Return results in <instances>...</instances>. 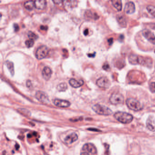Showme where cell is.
Here are the masks:
<instances>
[{
	"mask_svg": "<svg viewBox=\"0 0 155 155\" xmlns=\"http://www.w3.org/2000/svg\"><path fill=\"white\" fill-rule=\"evenodd\" d=\"M92 110L99 115H103V116H110L112 114V111L110 108H108L105 106L102 105H94L92 106Z\"/></svg>",
	"mask_w": 155,
	"mask_h": 155,
	"instance_id": "obj_2",
	"label": "cell"
},
{
	"mask_svg": "<svg viewBox=\"0 0 155 155\" xmlns=\"http://www.w3.org/2000/svg\"><path fill=\"white\" fill-rule=\"evenodd\" d=\"M147 128L151 131H155V118L153 116L149 117L147 121Z\"/></svg>",
	"mask_w": 155,
	"mask_h": 155,
	"instance_id": "obj_12",
	"label": "cell"
},
{
	"mask_svg": "<svg viewBox=\"0 0 155 155\" xmlns=\"http://www.w3.org/2000/svg\"><path fill=\"white\" fill-rule=\"evenodd\" d=\"M34 1L35 7L39 10H43L46 5V2L45 0H38Z\"/></svg>",
	"mask_w": 155,
	"mask_h": 155,
	"instance_id": "obj_16",
	"label": "cell"
},
{
	"mask_svg": "<svg viewBox=\"0 0 155 155\" xmlns=\"http://www.w3.org/2000/svg\"><path fill=\"white\" fill-rule=\"evenodd\" d=\"M53 103L56 106L62 108H66L71 105V103L69 101L58 99H55L53 101Z\"/></svg>",
	"mask_w": 155,
	"mask_h": 155,
	"instance_id": "obj_10",
	"label": "cell"
},
{
	"mask_svg": "<svg viewBox=\"0 0 155 155\" xmlns=\"http://www.w3.org/2000/svg\"><path fill=\"white\" fill-rule=\"evenodd\" d=\"M27 87H29H29H31V86H32V83H31V80H27Z\"/></svg>",
	"mask_w": 155,
	"mask_h": 155,
	"instance_id": "obj_32",
	"label": "cell"
},
{
	"mask_svg": "<svg viewBox=\"0 0 155 155\" xmlns=\"http://www.w3.org/2000/svg\"><path fill=\"white\" fill-rule=\"evenodd\" d=\"M110 102L115 105L121 104L124 102V97L120 93H113L110 97Z\"/></svg>",
	"mask_w": 155,
	"mask_h": 155,
	"instance_id": "obj_5",
	"label": "cell"
},
{
	"mask_svg": "<svg viewBox=\"0 0 155 155\" xmlns=\"http://www.w3.org/2000/svg\"><path fill=\"white\" fill-rule=\"evenodd\" d=\"M6 64L8 69L11 72V74L13 76L14 74V64L13 62L7 61L6 62Z\"/></svg>",
	"mask_w": 155,
	"mask_h": 155,
	"instance_id": "obj_22",
	"label": "cell"
},
{
	"mask_svg": "<svg viewBox=\"0 0 155 155\" xmlns=\"http://www.w3.org/2000/svg\"><path fill=\"white\" fill-rule=\"evenodd\" d=\"M87 55L89 58H93L95 56V53H94L93 54H88Z\"/></svg>",
	"mask_w": 155,
	"mask_h": 155,
	"instance_id": "obj_36",
	"label": "cell"
},
{
	"mask_svg": "<svg viewBox=\"0 0 155 155\" xmlns=\"http://www.w3.org/2000/svg\"><path fill=\"white\" fill-rule=\"evenodd\" d=\"M67 85L66 83H61L58 85L57 89L59 92H64L67 89Z\"/></svg>",
	"mask_w": 155,
	"mask_h": 155,
	"instance_id": "obj_24",
	"label": "cell"
},
{
	"mask_svg": "<svg viewBox=\"0 0 155 155\" xmlns=\"http://www.w3.org/2000/svg\"><path fill=\"white\" fill-rule=\"evenodd\" d=\"M18 112H19L21 115L26 117H29L31 116V112L27 110L26 109H19L18 110Z\"/></svg>",
	"mask_w": 155,
	"mask_h": 155,
	"instance_id": "obj_25",
	"label": "cell"
},
{
	"mask_svg": "<svg viewBox=\"0 0 155 155\" xmlns=\"http://www.w3.org/2000/svg\"><path fill=\"white\" fill-rule=\"evenodd\" d=\"M34 44V41L32 40L29 39L25 41V44L26 46L27 47H32L33 46Z\"/></svg>",
	"mask_w": 155,
	"mask_h": 155,
	"instance_id": "obj_28",
	"label": "cell"
},
{
	"mask_svg": "<svg viewBox=\"0 0 155 155\" xmlns=\"http://www.w3.org/2000/svg\"><path fill=\"white\" fill-rule=\"evenodd\" d=\"M149 88L151 92H155V82H152L150 84Z\"/></svg>",
	"mask_w": 155,
	"mask_h": 155,
	"instance_id": "obj_29",
	"label": "cell"
},
{
	"mask_svg": "<svg viewBox=\"0 0 155 155\" xmlns=\"http://www.w3.org/2000/svg\"><path fill=\"white\" fill-rule=\"evenodd\" d=\"M28 38L32 40H35L38 38V35L35 34V33L33 32L32 31H29L28 32Z\"/></svg>",
	"mask_w": 155,
	"mask_h": 155,
	"instance_id": "obj_27",
	"label": "cell"
},
{
	"mask_svg": "<svg viewBox=\"0 0 155 155\" xmlns=\"http://www.w3.org/2000/svg\"><path fill=\"white\" fill-rule=\"evenodd\" d=\"M52 74V71L51 68L48 66H45L43 68L42 72V75L43 78L46 80H49L51 78Z\"/></svg>",
	"mask_w": 155,
	"mask_h": 155,
	"instance_id": "obj_14",
	"label": "cell"
},
{
	"mask_svg": "<svg viewBox=\"0 0 155 155\" xmlns=\"http://www.w3.org/2000/svg\"><path fill=\"white\" fill-rule=\"evenodd\" d=\"M86 16L87 18H91V19H93L94 20H97L98 19L99 16L97 15L96 13H93L92 11H86Z\"/></svg>",
	"mask_w": 155,
	"mask_h": 155,
	"instance_id": "obj_19",
	"label": "cell"
},
{
	"mask_svg": "<svg viewBox=\"0 0 155 155\" xmlns=\"http://www.w3.org/2000/svg\"><path fill=\"white\" fill-rule=\"evenodd\" d=\"M84 152L87 153H92V154H96L97 153V149L95 145L92 143H86L83 146L82 148Z\"/></svg>",
	"mask_w": 155,
	"mask_h": 155,
	"instance_id": "obj_9",
	"label": "cell"
},
{
	"mask_svg": "<svg viewBox=\"0 0 155 155\" xmlns=\"http://www.w3.org/2000/svg\"><path fill=\"white\" fill-rule=\"evenodd\" d=\"M53 2L56 4H61V3L62 2V1H53Z\"/></svg>",
	"mask_w": 155,
	"mask_h": 155,
	"instance_id": "obj_35",
	"label": "cell"
},
{
	"mask_svg": "<svg viewBox=\"0 0 155 155\" xmlns=\"http://www.w3.org/2000/svg\"><path fill=\"white\" fill-rule=\"evenodd\" d=\"M78 138V135L76 133H72L65 138V142L66 144H71L77 141Z\"/></svg>",
	"mask_w": 155,
	"mask_h": 155,
	"instance_id": "obj_13",
	"label": "cell"
},
{
	"mask_svg": "<svg viewBox=\"0 0 155 155\" xmlns=\"http://www.w3.org/2000/svg\"><path fill=\"white\" fill-rule=\"evenodd\" d=\"M88 33H89V32H88V29H86L84 31L83 33L85 35H87L88 34Z\"/></svg>",
	"mask_w": 155,
	"mask_h": 155,
	"instance_id": "obj_37",
	"label": "cell"
},
{
	"mask_svg": "<svg viewBox=\"0 0 155 155\" xmlns=\"http://www.w3.org/2000/svg\"><path fill=\"white\" fill-rule=\"evenodd\" d=\"M138 56L135 55H131L129 58V61L131 64L136 65L138 64Z\"/></svg>",
	"mask_w": 155,
	"mask_h": 155,
	"instance_id": "obj_21",
	"label": "cell"
},
{
	"mask_svg": "<svg viewBox=\"0 0 155 155\" xmlns=\"http://www.w3.org/2000/svg\"><path fill=\"white\" fill-rule=\"evenodd\" d=\"M49 49L46 46L42 45L39 47L35 52V57L38 60H41L48 55Z\"/></svg>",
	"mask_w": 155,
	"mask_h": 155,
	"instance_id": "obj_4",
	"label": "cell"
},
{
	"mask_svg": "<svg viewBox=\"0 0 155 155\" xmlns=\"http://www.w3.org/2000/svg\"><path fill=\"white\" fill-rule=\"evenodd\" d=\"M103 68L104 70H106V71H109V70H110V66H109V65L107 63H105L104 64L103 66Z\"/></svg>",
	"mask_w": 155,
	"mask_h": 155,
	"instance_id": "obj_30",
	"label": "cell"
},
{
	"mask_svg": "<svg viewBox=\"0 0 155 155\" xmlns=\"http://www.w3.org/2000/svg\"><path fill=\"white\" fill-rule=\"evenodd\" d=\"M65 6L67 7H76L77 5L78 1H63Z\"/></svg>",
	"mask_w": 155,
	"mask_h": 155,
	"instance_id": "obj_23",
	"label": "cell"
},
{
	"mask_svg": "<svg viewBox=\"0 0 155 155\" xmlns=\"http://www.w3.org/2000/svg\"><path fill=\"white\" fill-rule=\"evenodd\" d=\"M40 28L42 30H47L48 29V27L46 26H41Z\"/></svg>",
	"mask_w": 155,
	"mask_h": 155,
	"instance_id": "obj_33",
	"label": "cell"
},
{
	"mask_svg": "<svg viewBox=\"0 0 155 155\" xmlns=\"http://www.w3.org/2000/svg\"><path fill=\"white\" fill-rule=\"evenodd\" d=\"M14 28L15 31L16 32H17L19 29V27L17 24H14Z\"/></svg>",
	"mask_w": 155,
	"mask_h": 155,
	"instance_id": "obj_31",
	"label": "cell"
},
{
	"mask_svg": "<svg viewBox=\"0 0 155 155\" xmlns=\"http://www.w3.org/2000/svg\"><path fill=\"white\" fill-rule=\"evenodd\" d=\"M126 104L130 109L134 111H139L143 108V106L139 101L132 98L126 100Z\"/></svg>",
	"mask_w": 155,
	"mask_h": 155,
	"instance_id": "obj_3",
	"label": "cell"
},
{
	"mask_svg": "<svg viewBox=\"0 0 155 155\" xmlns=\"http://www.w3.org/2000/svg\"><path fill=\"white\" fill-rule=\"evenodd\" d=\"M112 5L118 11H121L122 9V1L120 0H114L111 1Z\"/></svg>",
	"mask_w": 155,
	"mask_h": 155,
	"instance_id": "obj_18",
	"label": "cell"
},
{
	"mask_svg": "<svg viewBox=\"0 0 155 155\" xmlns=\"http://www.w3.org/2000/svg\"><path fill=\"white\" fill-rule=\"evenodd\" d=\"M142 34L150 42L155 44V36L152 32L148 29H145L142 32Z\"/></svg>",
	"mask_w": 155,
	"mask_h": 155,
	"instance_id": "obj_8",
	"label": "cell"
},
{
	"mask_svg": "<svg viewBox=\"0 0 155 155\" xmlns=\"http://www.w3.org/2000/svg\"><path fill=\"white\" fill-rule=\"evenodd\" d=\"M80 155H89V154H88V153H87V152H82V153H81V154H80Z\"/></svg>",
	"mask_w": 155,
	"mask_h": 155,
	"instance_id": "obj_38",
	"label": "cell"
},
{
	"mask_svg": "<svg viewBox=\"0 0 155 155\" xmlns=\"http://www.w3.org/2000/svg\"><path fill=\"white\" fill-rule=\"evenodd\" d=\"M117 20L120 25L123 27H125L126 25V19L124 16L122 15H118L117 16Z\"/></svg>",
	"mask_w": 155,
	"mask_h": 155,
	"instance_id": "obj_17",
	"label": "cell"
},
{
	"mask_svg": "<svg viewBox=\"0 0 155 155\" xmlns=\"http://www.w3.org/2000/svg\"><path fill=\"white\" fill-rule=\"evenodd\" d=\"M113 38H111L109 39L108 40V43H109L110 45H111V44H112L113 43Z\"/></svg>",
	"mask_w": 155,
	"mask_h": 155,
	"instance_id": "obj_34",
	"label": "cell"
},
{
	"mask_svg": "<svg viewBox=\"0 0 155 155\" xmlns=\"http://www.w3.org/2000/svg\"><path fill=\"white\" fill-rule=\"evenodd\" d=\"M96 84L99 87L104 89L109 88L111 85L110 80L107 78L104 77H101L97 80Z\"/></svg>",
	"mask_w": 155,
	"mask_h": 155,
	"instance_id": "obj_6",
	"label": "cell"
},
{
	"mask_svg": "<svg viewBox=\"0 0 155 155\" xmlns=\"http://www.w3.org/2000/svg\"><path fill=\"white\" fill-rule=\"evenodd\" d=\"M136 10L135 5L134 3L132 1H129L126 3L125 5L124 10L125 13L127 14H131L135 12Z\"/></svg>",
	"mask_w": 155,
	"mask_h": 155,
	"instance_id": "obj_11",
	"label": "cell"
},
{
	"mask_svg": "<svg viewBox=\"0 0 155 155\" xmlns=\"http://www.w3.org/2000/svg\"><path fill=\"white\" fill-rule=\"evenodd\" d=\"M35 97L40 102L44 103H47L49 100L48 96L45 92L41 91H38L35 93Z\"/></svg>",
	"mask_w": 155,
	"mask_h": 155,
	"instance_id": "obj_7",
	"label": "cell"
},
{
	"mask_svg": "<svg viewBox=\"0 0 155 155\" xmlns=\"http://www.w3.org/2000/svg\"><path fill=\"white\" fill-rule=\"evenodd\" d=\"M69 83L70 85L74 88H79L84 84V81L83 80H77L74 78L71 79L69 80Z\"/></svg>",
	"mask_w": 155,
	"mask_h": 155,
	"instance_id": "obj_15",
	"label": "cell"
},
{
	"mask_svg": "<svg viewBox=\"0 0 155 155\" xmlns=\"http://www.w3.org/2000/svg\"><path fill=\"white\" fill-rule=\"evenodd\" d=\"M114 117L118 121L123 124L130 123L133 119V116L131 114L121 111L115 113Z\"/></svg>",
	"mask_w": 155,
	"mask_h": 155,
	"instance_id": "obj_1",
	"label": "cell"
},
{
	"mask_svg": "<svg viewBox=\"0 0 155 155\" xmlns=\"http://www.w3.org/2000/svg\"><path fill=\"white\" fill-rule=\"evenodd\" d=\"M24 7L25 8L27 9V10H32L35 7L34 1H27L24 3Z\"/></svg>",
	"mask_w": 155,
	"mask_h": 155,
	"instance_id": "obj_20",
	"label": "cell"
},
{
	"mask_svg": "<svg viewBox=\"0 0 155 155\" xmlns=\"http://www.w3.org/2000/svg\"><path fill=\"white\" fill-rule=\"evenodd\" d=\"M147 9L149 13L155 17V6L149 5L147 7Z\"/></svg>",
	"mask_w": 155,
	"mask_h": 155,
	"instance_id": "obj_26",
	"label": "cell"
}]
</instances>
